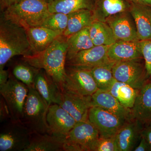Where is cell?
I'll use <instances>...</instances> for the list:
<instances>
[{
	"label": "cell",
	"mask_w": 151,
	"mask_h": 151,
	"mask_svg": "<svg viewBox=\"0 0 151 151\" xmlns=\"http://www.w3.org/2000/svg\"><path fill=\"white\" fill-rule=\"evenodd\" d=\"M67 39L62 35L40 53L23 56L25 62L38 69L44 70L58 85L61 90L66 75Z\"/></svg>",
	"instance_id": "1"
},
{
	"label": "cell",
	"mask_w": 151,
	"mask_h": 151,
	"mask_svg": "<svg viewBox=\"0 0 151 151\" xmlns=\"http://www.w3.org/2000/svg\"><path fill=\"white\" fill-rule=\"evenodd\" d=\"M32 55L26 29L1 15L0 22V69L17 55Z\"/></svg>",
	"instance_id": "2"
},
{
	"label": "cell",
	"mask_w": 151,
	"mask_h": 151,
	"mask_svg": "<svg viewBox=\"0 0 151 151\" xmlns=\"http://www.w3.org/2000/svg\"><path fill=\"white\" fill-rule=\"evenodd\" d=\"M50 14L48 3L42 0H22L2 12L4 17L25 29L41 26Z\"/></svg>",
	"instance_id": "3"
},
{
	"label": "cell",
	"mask_w": 151,
	"mask_h": 151,
	"mask_svg": "<svg viewBox=\"0 0 151 151\" xmlns=\"http://www.w3.org/2000/svg\"><path fill=\"white\" fill-rule=\"evenodd\" d=\"M49 106L35 87L29 88L21 121L32 134H51L47 121Z\"/></svg>",
	"instance_id": "4"
},
{
	"label": "cell",
	"mask_w": 151,
	"mask_h": 151,
	"mask_svg": "<svg viewBox=\"0 0 151 151\" xmlns=\"http://www.w3.org/2000/svg\"><path fill=\"white\" fill-rule=\"evenodd\" d=\"M32 134L21 121H7L1 129L0 151H24L29 146Z\"/></svg>",
	"instance_id": "5"
},
{
	"label": "cell",
	"mask_w": 151,
	"mask_h": 151,
	"mask_svg": "<svg viewBox=\"0 0 151 151\" xmlns=\"http://www.w3.org/2000/svg\"><path fill=\"white\" fill-rule=\"evenodd\" d=\"M28 92L29 87L14 76H9L6 83L0 86V94L8 105L11 120H21Z\"/></svg>",
	"instance_id": "6"
},
{
	"label": "cell",
	"mask_w": 151,
	"mask_h": 151,
	"mask_svg": "<svg viewBox=\"0 0 151 151\" xmlns=\"http://www.w3.org/2000/svg\"><path fill=\"white\" fill-rule=\"evenodd\" d=\"M100 137L97 128L89 119L77 122L64 139L63 151H89L92 143Z\"/></svg>",
	"instance_id": "7"
},
{
	"label": "cell",
	"mask_w": 151,
	"mask_h": 151,
	"mask_svg": "<svg viewBox=\"0 0 151 151\" xmlns=\"http://www.w3.org/2000/svg\"><path fill=\"white\" fill-rule=\"evenodd\" d=\"M65 73L62 89L85 96H92L98 90L97 84L89 69L66 66Z\"/></svg>",
	"instance_id": "8"
},
{
	"label": "cell",
	"mask_w": 151,
	"mask_h": 151,
	"mask_svg": "<svg viewBox=\"0 0 151 151\" xmlns=\"http://www.w3.org/2000/svg\"><path fill=\"white\" fill-rule=\"evenodd\" d=\"M140 59L116 63L113 67V76L116 81L126 83L139 90L147 81L145 68Z\"/></svg>",
	"instance_id": "9"
},
{
	"label": "cell",
	"mask_w": 151,
	"mask_h": 151,
	"mask_svg": "<svg viewBox=\"0 0 151 151\" xmlns=\"http://www.w3.org/2000/svg\"><path fill=\"white\" fill-rule=\"evenodd\" d=\"M88 119L97 128L100 137L102 138L115 137L126 121L97 106L90 108Z\"/></svg>",
	"instance_id": "10"
},
{
	"label": "cell",
	"mask_w": 151,
	"mask_h": 151,
	"mask_svg": "<svg viewBox=\"0 0 151 151\" xmlns=\"http://www.w3.org/2000/svg\"><path fill=\"white\" fill-rule=\"evenodd\" d=\"M76 122L88 120V113L92 106L91 96H85L63 89L59 105Z\"/></svg>",
	"instance_id": "11"
},
{
	"label": "cell",
	"mask_w": 151,
	"mask_h": 151,
	"mask_svg": "<svg viewBox=\"0 0 151 151\" xmlns=\"http://www.w3.org/2000/svg\"><path fill=\"white\" fill-rule=\"evenodd\" d=\"M47 121L50 133L64 139L76 124V120L60 105L51 104L49 107Z\"/></svg>",
	"instance_id": "12"
},
{
	"label": "cell",
	"mask_w": 151,
	"mask_h": 151,
	"mask_svg": "<svg viewBox=\"0 0 151 151\" xmlns=\"http://www.w3.org/2000/svg\"><path fill=\"white\" fill-rule=\"evenodd\" d=\"M105 22L111 28L117 40L140 41L135 22L129 11L112 16Z\"/></svg>",
	"instance_id": "13"
},
{
	"label": "cell",
	"mask_w": 151,
	"mask_h": 151,
	"mask_svg": "<svg viewBox=\"0 0 151 151\" xmlns=\"http://www.w3.org/2000/svg\"><path fill=\"white\" fill-rule=\"evenodd\" d=\"M109 46H94L91 48L78 52L73 58L66 61V66L90 69L109 62L108 50Z\"/></svg>",
	"instance_id": "14"
},
{
	"label": "cell",
	"mask_w": 151,
	"mask_h": 151,
	"mask_svg": "<svg viewBox=\"0 0 151 151\" xmlns=\"http://www.w3.org/2000/svg\"><path fill=\"white\" fill-rule=\"evenodd\" d=\"M143 125L133 118L126 121L116 135L119 151L134 150L140 140Z\"/></svg>",
	"instance_id": "15"
},
{
	"label": "cell",
	"mask_w": 151,
	"mask_h": 151,
	"mask_svg": "<svg viewBox=\"0 0 151 151\" xmlns=\"http://www.w3.org/2000/svg\"><path fill=\"white\" fill-rule=\"evenodd\" d=\"M107 55L109 61L114 63L143 58L140 41H117L109 46Z\"/></svg>",
	"instance_id": "16"
},
{
	"label": "cell",
	"mask_w": 151,
	"mask_h": 151,
	"mask_svg": "<svg viewBox=\"0 0 151 151\" xmlns=\"http://www.w3.org/2000/svg\"><path fill=\"white\" fill-rule=\"evenodd\" d=\"M91 98L92 106L100 107L126 121L132 119V111L124 107L109 91L98 89Z\"/></svg>",
	"instance_id": "17"
},
{
	"label": "cell",
	"mask_w": 151,
	"mask_h": 151,
	"mask_svg": "<svg viewBox=\"0 0 151 151\" xmlns=\"http://www.w3.org/2000/svg\"><path fill=\"white\" fill-rule=\"evenodd\" d=\"M34 87L49 105H59L61 90L58 85L44 70L40 69L35 78Z\"/></svg>",
	"instance_id": "18"
},
{
	"label": "cell",
	"mask_w": 151,
	"mask_h": 151,
	"mask_svg": "<svg viewBox=\"0 0 151 151\" xmlns=\"http://www.w3.org/2000/svg\"><path fill=\"white\" fill-rule=\"evenodd\" d=\"M33 54L44 51L63 34L42 27L26 29Z\"/></svg>",
	"instance_id": "19"
},
{
	"label": "cell",
	"mask_w": 151,
	"mask_h": 151,
	"mask_svg": "<svg viewBox=\"0 0 151 151\" xmlns=\"http://www.w3.org/2000/svg\"><path fill=\"white\" fill-rule=\"evenodd\" d=\"M131 111L132 118L142 124L151 122V81L147 80L139 90Z\"/></svg>",
	"instance_id": "20"
},
{
	"label": "cell",
	"mask_w": 151,
	"mask_h": 151,
	"mask_svg": "<svg viewBox=\"0 0 151 151\" xmlns=\"http://www.w3.org/2000/svg\"><path fill=\"white\" fill-rule=\"evenodd\" d=\"M130 0H94L92 12L95 20L105 22L116 14L129 11Z\"/></svg>",
	"instance_id": "21"
},
{
	"label": "cell",
	"mask_w": 151,
	"mask_h": 151,
	"mask_svg": "<svg viewBox=\"0 0 151 151\" xmlns=\"http://www.w3.org/2000/svg\"><path fill=\"white\" fill-rule=\"evenodd\" d=\"M129 12L140 41L151 40V7L132 2Z\"/></svg>",
	"instance_id": "22"
},
{
	"label": "cell",
	"mask_w": 151,
	"mask_h": 151,
	"mask_svg": "<svg viewBox=\"0 0 151 151\" xmlns=\"http://www.w3.org/2000/svg\"><path fill=\"white\" fill-rule=\"evenodd\" d=\"M64 140L48 133L33 134L29 146L24 151H63Z\"/></svg>",
	"instance_id": "23"
},
{
	"label": "cell",
	"mask_w": 151,
	"mask_h": 151,
	"mask_svg": "<svg viewBox=\"0 0 151 151\" xmlns=\"http://www.w3.org/2000/svg\"><path fill=\"white\" fill-rule=\"evenodd\" d=\"M68 15L67 28L63 34L67 38L85 28L89 27L95 20L93 12L89 9L80 10Z\"/></svg>",
	"instance_id": "24"
},
{
	"label": "cell",
	"mask_w": 151,
	"mask_h": 151,
	"mask_svg": "<svg viewBox=\"0 0 151 151\" xmlns=\"http://www.w3.org/2000/svg\"><path fill=\"white\" fill-rule=\"evenodd\" d=\"M89 33L94 46H110L118 41L106 22L95 20L89 27Z\"/></svg>",
	"instance_id": "25"
},
{
	"label": "cell",
	"mask_w": 151,
	"mask_h": 151,
	"mask_svg": "<svg viewBox=\"0 0 151 151\" xmlns=\"http://www.w3.org/2000/svg\"><path fill=\"white\" fill-rule=\"evenodd\" d=\"M67 38L66 61L71 59L78 52L94 46L89 35V27L83 29Z\"/></svg>",
	"instance_id": "26"
},
{
	"label": "cell",
	"mask_w": 151,
	"mask_h": 151,
	"mask_svg": "<svg viewBox=\"0 0 151 151\" xmlns=\"http://www.w3.org/2000/svg\"><path fill=\"white\" fill-rule=\"evenodd\" d=\"M94 0H53L48 4L50 13L69 14L81 9L93 10Z\"/></svg>",
	"instance_id": "27"
},
{
	"label": "cell",
	"mask_w": 151,
	"mask_h": 151,
	"mask_svg": "<svg viewBox=\"0 0 151 151\" xmlns=\"http://www.w3.org/2000/svg\"><path fill=\"white\" fill-rule=\"evenodd\" d=\"M115 63L109 61L89 69L98 89L109 91L116 81L113 72V67Z\"/></svg>",
	"instance_id": "28"
},
{
	"label": "cell",
	"mask_w": 151,
	"mask_h": 151,
	"mask_svg": "<svg viewBox=\"0 0 151 151\" xmlns=\"http://www.w3.org/2000/svg\"><path fill=\"white\" fill-rule=\"evenodd\" d=\"M139 91L129 84L116 80L109 91L124 107L131 111Z\"/></svg>",
	"instance_id": "29"
},
{
	"label": "cell",
	"mask_w": 151,
	"mask_h": 151,
	"mask_svg": "<svg viewBox=\"0 0 151 151\" xmlns=\"http://www.w3.org/2000/svg\"><path fill=\"white\" fill-rule=\"evenodd\" d=\"M39 70L25 62L15 65L12 73L15 78L30 88L34 87L35 77Z\"/></svg>",
	"instance_id": "30"
},
{
	"label": "cell",
	"mask_w": 151,
	"mask_h": 151,
	"mask_svg": "<svg viewBox=\"0 0 151 151\" xmlns=\"http://www.w3.org/2000/svg\"><path fill=\"white\" fill-rule=\"evenodd\" d=\"M68 15L61 13H50L41 27L58 32L63 34L67 28Z\"/></svg>",
	"instance_id": "31"
},
{
	"label": "cell",
	"mask_w": 151,
	"mask_h": 151,
	"mask_svg": "<svg viewBox=\"0 0 151 151\" xmlns=\"http://www.w3.org/2000/svg\"><path fill=\"white\" fill-rule=\"evenodd\" d=\"M89 151H119L116 136L109 138H99L92 143Z\"/></svg>",
	"instance_id": "32"
},
{
	"label": "cell",
	"mask_w": 151,
	"mask_h": 151,
	"mask_svg": "<svg viewBox=\"0 0 151 151\" xmlns=\"http://www.w3.org/2000/svg\"><path fill=\"white\" fill-rule=\"evenodd\" d=\"M140 45L147 80L151 81V40L140 41Z\"/></svg>",
	"instance_id": "33"
},
{
	"label": "cell",
	"mask_w": 151,
	"mask_h": 151,
	"mask_svg": "<svg viewBox=\"0 0 151 151\" xmlns=\"http://www.w3.org/2000/svg\"><path fill=\"white\" fill-rule=\"evenodd\" d=\"M0 120L1 123L11 120V116L8 107L4 99L1 96L0 103Z\"/></svg>",
	"instance_id": "34"
},
{
	"label": "cell",
	"mask_w": 151,
	"mask_h": 151,
	"mask_svg": "<svg viewBox=\"0 0 151 151\" xmlns=\"http://www.w3.org/2000/svg\"><path fill=\"white\" fill-rule=\"evenodd\" d=\"M134 151H151V145L148 141L142 136L139 144Z\"/></svg>",
	"instance_id": "35"
},
{
	"label": "cell",
	"mask_w": 151,
	"mask_h": 151,
	"mask_svg": "<svg viewBox=\"0 0 151 151\" xmlns=\"http://www.w3.org/2000/svg\"><path fill=\"white\" fill-rule=\"evenodd\" d=\"M142 136L151 145V122L143 124Z\"/></svg>",
	"instance_id": "36"
},
{
	"label": "cell",
	"mask_w": 151,
	"mask_h": 151,
	"mask_svg": "<svg viewBox=\"0 0 151 151\" xmlns=\"http://www.w3.org/2000/svg\"><path fill=\"white\" fill-rule=\"evenodd\" d=\"M22 1V0H0L1 10L3 12L10 6Z\"/></svg>",
	"instance_id": "37"
},
{
	"label": "cell",
	"mask_w": 151,
	"mask_h": 151,
	"mask_svg": "<svg viewBox=\"0 0 151 151\" xmlns=\"http://www.w3.org/2000/svg\"><path fill=\"white\" fill-rule=\"evenodd\" d=\"M9 73L4 68L0 69V86L5 84L8 80Z\"/></svg>",
	"instance_id": "38"
},
{
	"label": "cell",
	"mask_w": 151,
	"mask_h": 151,
	"mask_svg": "<svg viewBox=\"0 0 151 151\" xmlns=\"http://www.w3.org/2000/svg\"><path fill=\"white\" fill-rule=\"evenodd\" d=\"M132 2L151 7V0H130Z\"/></svg>",
	"instance_id": "39"
},
{
	"label": "cell",
	"mask_w": 151,
	"mask_h": 151,
	"mask_svg": "<svg viewBox=\"0 0 151 151\" xmlns=\"http://www.w3.org/2000/svg\"><path fill=\"white\" fill-rule=\"evenodd\" d=\"M42 1H44L45 2L48 3V4H49L53 0H42Z\"/></svg>",
	"instance_id": "40"
}]
</instances>
